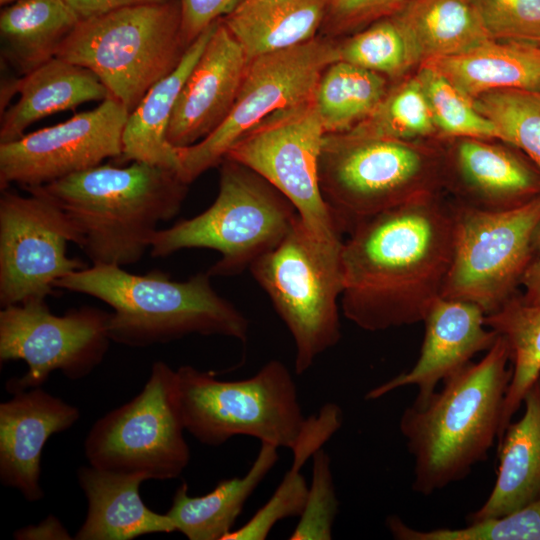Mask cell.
I'll list each match as a JSON object with an SVG mask.
<instances>
[{
	"instance_id": "cell-1",
	"label": "cell",
	"mask_w": 540,
	"mask_h": 540,
	"mask_svg": "<svg viewBox=\"0 0 540 540\" xmlns=\"http://www.w3.org/2000/svg\"><path fill=\"white\" fill-rule=\"evenodd\" d=\"M452 205L437 195L384 211L344 240L340 307L357 327L378 332L423 322L441 297L454 250Z\"/></svg>"
},
{
	"instance_id": "cell-2",
	"label": "cell",
	"mask_w": 540,
	"mask_h": 540,
	"mask_svg": "<svg viewBox=\"0 0 540 540\" xmlns=\"http://www.w3.org/2000/svg\"><path fill=\"white\" fill-rule=\"evenodd\" d=\"M511 377L510 348L498 335L479 362L443 381L425 404L403 411L399 429L413 458V491L434 494L488 457L499 438Z\"/></svg>"
},
{
	"instance_id": "cell-3",
	"label": "cell",
	"mask_w": 540,
	"mask_h": 540,
	"mask_svg": "<svg viewBox=\"0 0 540 540\" xmlns=\"http://www.w3.org/2000/svg\"><path fill=\"white\" fill-rule=\"evenodd\" d=\"M188 185L176 170L132 162L97 165L28 189L45 194L66 213L92 264L123 267L137 263L159 222L180 211Z\"/></svg>"
},
{
	"instance_id": "cell-4",
	"label": "cell",
	"mask_w": 540,
	"mask_h": 540,
	"mask_svg": "<svg viewBox=\"0 0 540 540\" xmlns=\"http://www.w3.org/2000/svg\"><path fill=\"white\" fill-rule=\"evenodd\" d=\"M208 272L185 281L160 271L136 275L121 266L92 264L55 283V288L95 297L109 313L111 341L145 347L190 334L219 335L246 342L249 321L212 287Z\"/></svg>"
},
{
	"instance_id": "cell-5",
	"label": "cell",
	"mask_w": 540,
	"mask_h": 540,
	"mask_svg": "<svg viewBox=\"0 0 540 540\" xmlns=\"http://www.w3.org/2000/svg\"><path fill=\"white\" fill-rule=\"evenodd\" d=\"M187 48L180 1L171 0L81 19L55 57L93 72L130 114L178 66Z\"/></svg>"
},
{
	"instance_id": "cell-6",
	"label": "cell",
	"mask_w": 540,
	"mask_h": 540,
	"mask_svg": "<svg viewBox=\"0 0 540 540\" xmlns=\"http://www.w3.org/2000/svg\"><path fill=\"white\" fill-rule=\"evenodd\" d=\"M219 167L215 201L195 217L157 230L150 244L153 257L183 249H212L221 258L208 274L231 276L249 269L290 232L299 215L281 192L236 161L225 158Z\"/></svg>"
},
{
	"instance_id": "cell-7",
	"label": "cell",
	"mask_w": 540,
	"mask_h": 540,
	"mask_svg": "<svg viewBox=\"0 0 540 540\" xmlns=\"http://www.w3.org/2000/svg\"><path fill=\"white\" fill-rule=\"evenodd\" d=\"M343 242L316 239L299 218L276 247L249 267L292 336L297 375L341 338Z\"/></svg>"
},
{
	"instance_id": "cell-8",
	"label": "cell",
	"mask_w": 540,
	"mask_h": 540,
	"mask_svg": "<svg viewBox=\"0 0 540 540\" xmlns=\"http://www.w3.org/2000/svg\"><path fill=\"white\" fill-rule=\"evenodd\" d=\"M318 175L342 235L384 211L437 195L431 155L408 141L326 133Z\"/></svg>"
},
{
	"instance_id": "cell-9",
	"label": "cell",
	"mask_w": 540,
	"mask_h": 540,
	"mask_svg": "<svg viewBox=\"0 0 540 540\" xmlns=\"http://www.w3.org/2000/svg\"><path fill=\"white\" fill-rule=\"evenodd\" d=\"M176 377L185 428L203 444L244 435L292 449L305 426L296 384L279 360L242 380H218L190 365L179 367Z\"/></svg>"
},
{
	"instance_id": "cell-10",
	"label": "cell",
	"mask_w": 540,
	"mask_h": 540,
	"mask_svg": "<svg viewBox=\"0 0 540 540\" xmlns=\"http://www.w3.org/2000/svg\"><path fill=\"white\" fill-rule=\"evenodd\" d=\"M185 430L176 370L157 361L137 396L95 422L85 439V456L99 469L174 479L190 461Z\"/></svg>"
},
{
	"instance_id": "cell-11",
	"label": "cell",
	"mask_w": 540,
	"mask_h": 540,
	"mask_svg": "<svg viewBox=\"0 0 540 540\" xmlns=\"http://www.w3.org/2000/svg\"><path fill=\"white\" fill-rule=\"evenodd\" d=\"M454 250L441 297L478 305L485 315L499 310L518 294L530 263L540 220V195L504 211H484L461 203L452 205Z\"/></svg>"
},
{
	"instance_id": "cell-12",
	"label": "cell",
	"mask_w": 540,
	"mask_h": 540,
	"mask_svg": "<svg viewBox=\"0 0 540 540\" xmlns=\"http://www.w3.org/2000/svg\"><path fill=\"white\" fill-rule=\"evenodd\" d=\"M337 60L338 45L327 36L249 60L224 122L200 142L175 148L181 178L190 184L218 166L236 141L263 119L314 97L321 75Z\"/></svg>"
},
{
	"instance_id": "cell-13",
	"label": "cell",
	"mask_w": 540,
	"mask_h": 540,
	"mask_svg": "<svg viewBox=\"0 0 540 540\" xmlns=\"http://www.w3.org/2000/svg\"><path fill=\"white\" fill-rule=\"evenodd\" d=\"M325 134L314 95L263 119L236 141L225 158L250 168L281 192L316 239L338 242L343 241L342 234L319 185Z\"/></svg>"
},
{
	"instance_id": "cell-14",
	"label": "cell",
	"mask_w": 540,
	"mask_h": 540,
	"mask_svg": "<svg viewBox=\"0 0 540 540\" xmlns=\"http://www.w3.org/2000/svg\"><path fill=\"white\" fill-rule=\"evenodd\" d=\"M2 190L0 197V304L2 308L46 300L55 283L87 267L67 256L69 242L81 246L76 226L45 194Z\"/></svg>"
},
{
	"instance_id": "cell-15",
	"label": "cell",
	"mask_w": 540,
	"mask_h": 540,
	"mask_svg": "<svg viewBox=\"0 0 540 540\" xmlns=\"http://www.w3.org/2000/svg\"><path fill=\"white\" fill-rule=\"evenodd\" d=\"M109 313L81 307L57 316L45 300L2 308L1 363L23 360L28 371L6 383L9 393L40 387L56 370L69 379L90 374L103 360L111 341Z\"/></svg>"
},
{
	"instance_id": "cell-16",
	"label": "cell",
	"mask_w": 540,
	"mask_h": 540,
	"mask_svg": "<svg viewBox=\"0 0 540 540\" xmlns=\"http://www.w3.org/2000/svg\"><path fill=\"white\" fill-rule=\"evenodd\" d=\"M128 116L125 106L109 96L93 110L0 143L1 190L12 183L25 189L42 186L106 158H120Z\"/></svg>"
},
{
	"instance_id": "cell-17",
	"label": "cell",
	"mask_w": 540,
	"mask_h": 540,
	"mask_svg": "<svg viewBox=\"0 0 540 540\" xmlns=\"http://www.w3.org/2000/svg\"><path fill=\"white\" fill-rule=\"evenodd\" d=\"M485 313L476 304L440 297L425 319V335L415 365L369 390L366 400H376L402 387L415 386L413 404L423 405L443 383L479 352L488 351L498 334L484 321Z\"/></svg>"
},
{
	"instance_id": "cell-18",
	"label": "cell",
	"mask_w": 540,
	"mask_h": 540,
	"mask_svg": "<svg viewBox=\"0 0 540 540\" xmlns=\"http://www.w3.org/2000/svg\"><path fill=\"white\" fill-rule=\"evenodd\" d=\"M248 59L218 20L175 103L166 138L174 148L194 145L227 118L236 101Z\"/></svg>"
},
{
	"instance_id": "cell-19",
	"label": "cell",
	"mask_w": 540,
	"mask_h": 540,
	"mask_svg": "<svg viewBox=\"0 0 540 540\" xmlns=\"http://www.w3.org/2000/svg\"><path fill=\"white\" fill-rule=\"evenodd\" d=\"M79 410L40 387L13 394L0 404V480L30 502L44 496L40 486L42 450L53 434L69 429Z\"/></svg>"
},
{
	"instance_id": "cell-20",
	"label": "cell",
	"mask_w": 540,
	"mask_h": 540,
	"mask_svg": "<svg viewBox=\"0 0 540 540\" xmlns=\"http://www.w3.org/2000/svg\"><path fill=\"white\" fill-rule=\"evenodd\" d=\"M110 96L87 68L54 57L1 86L0 143L17 140L34 122Z\"/></svg>"
},
{
	"instance_id": "cell-21",
	"label": "cell",
	"mask_w": 540,
	"mask_h": 540,
	"mask_svg": "<svg viewBox=\"0 0 540 540\" xmlns=\"http://www.w3.org/2000/svg\"><path fill=\"white\" fill-rule=\"evenodd\" d=\"M459 203L484 211L522 206L540 195V170L529 159L485 139L462 138L452 152Z\"/></svg>"
},
{
	"instance_id": "cell-22",
	"label": "cell",
	"mask_w": 540,
	"mask_h": 540,
	"mask_svg": "<svg viewBox=\"0 0 540 540\" xmlns=\"http://www.w3.org/2000/svg\"><path fill=\"white\" fill-rule=\"evenodd\" d=\"M78 481L87 500L88 511L77 540H131L151 533L176 531L168 515L149 509L140 496L147 479L138 474L81 467Z\"/></svg>"
},
{
	"instance_id": "cell-23",
	"label": "cell",
	"mask_w": 540,
	"mask_h": 540,
	"mask_svg": "<svg viewBox=\"0 0 540 540\" xmlns=\"http://www.w3.org/2000/svg\"><path fill=\"white\" fill-rule=\"evenodd\" d=\"M524 413L499 442V465L486 501L468 522L498 518L540 499V377L527 391Z\"/></svg>"
},
{
	"instance_id": "cell-24",
	"label": "cell",
	"mask_w": 540,
	"mask_h": 540,
	"mask_svg": "<svg viewBox=\"0 0 540 540\" xmlns=\"http://www.w3.org/2000/svg\"><path fill=\"white\" fill-rule=\"evenodd\" d=\"M470 98L497 89L540 91V44L489 40L461 54L424 61Z\"/></svg>"
},
{
	"instance_id": "cell-25",
	"label": "cell",
	"mask_w": 540,
	"mask_h": 540,
	"mask_svg": "<svg viewBox=\"0 0 540 540\" xmlns=\"http://www.w3.org/2000/svg\"><path fill=\"white\" fill-rule=\"evenodd\" d=\"M217 21L187 48L178 66L157 81L129 114L122 136V161L143 162L178 171L176 149L166 134L179 93L201 56Z\"/></svg>"
},
{
	"instance_id": "cell-26",
	"label": "cell",
	"mask_w": 540,
	"mask_h": 540,
	"mask_svg": "<svg viewBox=\"0 0 540 540\" xmlns=\"http://www.w3.org/2000/svg\"><path fill=\"white\" fill-rule=\"evenodd\" d=\"M328 0H240L221 20L248 61L316 37Z\"/></svg>"
},
{
	"instance_id": "cell-27",
	"label": "cell",
	"mask_w": 540,
	"mask_h": 540,
	"mask_svg": "<svg viewBox=\"0 0 540 540\" xmlns=\"http://www.w3.org/2000/svg\"><path fill=\"white\" fill-rule=\"evenodd\" d=\"M278 447L261 443L251 467L242 477L221 480L212 491L191 496L183 482L167 511L176 531L189 540H223L232 530L242 509L278 461Z\"/></svg>"
},
{
	"instance_id": "cell-28",
	"label": "cell",
	"mask_w": 540,
	"mask_h": 540,
	"mask_svg": "<svg viewBox=\"0 0 540 540\" xmlns=\"http://www.w3.org/2000/svg\"><path fill=\"white\" fill-rule=\"evenodd\" d=\"M392 16L417 63L461 54L493 39L472 0H406Z\"/></svg>"
},
{
	"instance_id": "cell-29",
	"label": "cell",
	"mask_w": 540,
	"mask_h": 540,
	"mask_svg": "<svg viewBox=\"0 0 540 540\" xmlns=\"http://www.w3.org/2000/svg\"><path fill=\"white\" fill-rule=\"evenodd\" d=\"M80 20L65 0H17L0 14L2 55L23 76L54 58Z\"/></svg>"
},
{
	"instance_id": "cell-30",
	"label": "cell",
	"mask_w": 540,
	"mask_h": 540,
	"mask_svg": "<svg viewBox=\"0 0 540 540\" xmlns=\"http://www.w3.org/2000/svg\"><path fill=\"white\" fill-rule=\"evenodd\" d=\"M485 324L503 336L510 348L512 377L506 394L499 438L523 399L540 377V302L526 303L517 294L499 310L485 315Z\"/></svg>"
},
{
	"instance_id": "cell-31",
	"label": "cell",
	"mask_w": 540,
	"mask_h": 540,
	"mask_svg": "<svg viewBox=\"0 0 540 540\" xmlns=\"http://www.w3.org/2000/svg\"><path fill=\"white\" fill-rule=\"evenodd\" d=\"M386 93L383 75L342 60L331 63L315 91L325 132L350 131L374 112Z\"/></svg>"
},
{
	"instance_id": "cell-32",
	"label": "cell",
	"mask_w": 540,
	"mask_h": 540,
	"mask_svg": "<svg viewBox=\"0 0 540 540\" xmlns=\"http://www.w3.org/2000/svg\"><path fill=\"white\" fill-rule=\"evenodd\" d=\"M499 132V140L521 150L540 170V91L497 89L473 99Z\"/></svg>"
},
{
	"instance_id": "cell-33",
	"label": "cell",
	"mask_w": 540,
	"mask_h": 540,
	"mask_svg": "<svg viewBox=\"0 0 540 540\" xmlns=\"http://www.w3.org/2000/svg\"><path fill=\"white\" fill-rule=\"evenodd\" d=\"M437 128L418 79L412 78L387 92L374 112L351 134L408 141L434 134Z\"/></svg>"
},
{
	"instance_id": "cell-34",
	"label": "cell",
	"mask_w": 540,
	"mask_h": 540,
	"mask_svg": "<svg viewBox=\"0 0 540 540\" xmlns=\"http://www.w3.org/2000/svg\"><path fill=\"white\" fill-rule=\"evenodd\" d=\"M339 60L392 78L417 64L403 30L388 16L338 45Z\"/></svg>"
},
{
	"instance_id": "cell-35",
	"label": "cell",
	"mask_w": 540,
	"mask_h": 540,
	"mask_svg": "<svg viewBox=\"0 0 540 540\" xmlns=\"http://www.w3.org/2000/svg\"><path fill=\"white\" fill-rule=\"evenodd\" d=\"M416 78L429 105L434 124L446 136L499 139L496 126L475 107L473 99L437 71L421 66Z\"/></svg>"
},
{
	"instance_id": "cell-36",
	"label": "cell",
	"mask_w": 540,
	"mask_h": 540,
	"mask_svg": "<svg viewBox=\"0 0 540 540\" xmlns=\"http://www.w3.org/2000/svg\"><path fill=\"white\" fill-rule=\"evenodd\" d=\"M386 526L398 540H540V499L498 518L468 522L462 528L414 529L391 515Z\"/></svg>"
},
{
	"instance_id": "cell-37",
	"label": "cell",
	"mask_w": 540,
	"mask_h": 540,
	"mask_svg": "<svg viewBox=\"0 0 540 540\" xmlns=\"http://www.w3.org/2000/svg\"><path fill=\"white\" fill-rule=\"evenodd\" d=\"M330 457L323 448L312 456V478L305 506L291 540H330L338 513Z\"/></svg>"
},
{
	"instance_id": "cell-38",
	"label": "cell",
	"mask_w": 540,
	"mask_h": 540,
	"mask_svg": "<svg viewBox=\"0 0 540 540\" xmlns=\"http://www.w3.org/2000/svg\"><path fill=\"white\" fill-rule=\"evenodd\" d=\"M308 493L302 469L291 466L269 500L240 528L223 540H264L275 524L289 517H300Z\"/></svg>"
},
{
	"instance_id": "cell-39",
	"label": "cell",
	"mask_w": 540,
	"mask_h": 540,
	"mask_svg": "<svg viewBox=\"0 0 540 540\" xmlns=\"http://www.w3.org/2000/svg\"><path fill=\"white\" fill-rule=\"evenodd\" d=\"M495 40L540 44V0H472Z\"/></svg>"
},
{
	"instance_id": "cell-40",
	"label": "cell",
	"mask_w": 540,
	"mask_h": 540,
	"mask_svg": "<svg viewBox=\"0 0 540 540\" xmlns=\"http://www.w3.org/2000/svg\"><path fill=\"white\" fill-rule=\"evenodd\" d=\"M406 0H328L322 26L342 33L396 13Z\"/></svg>"
},
{
	"instance_id": "cell-41",
	"label": "cell",
	"mask_w": 540,
	"mask_h": 540,
	"mask_svg": "<svg viewBox=\"0 0 540 540\" xmlns=\"http://www.w3.org/2000/svg\"><path fill=\"white\" fill-rule=\"evenodd\" d=\"M342 421V410L333 403H327L317 415L307 418L299 439L291 449L292 465L303 468L307 460L342 426Z\"/></svg>"
},
{
	"instance_id": "cell-42",
	"label": "cell",
	"mask_w": 540,
	"mask_h": 540,
	"mask_svg": "<svg viewBox=\"0 0 540 540\" xmlns=\"http://www.w3.org/2000/svg\"><path fill=\"white\" fill-rule=\"evenodd\" d=\"M182 37L189 47L214 22L228 15L240 0H179Z\"/></svg>"
},
{
	"instance_id": "cell-43",
	"label": "cell",
	"mask_w": 540,
	"mask_h": 540,
	"mask_svg": "<svg viewBox=\"0 0 540 540\" xmlns=\"http://www.w3.org/2000/svg\"><path fill=\"white\" fill-rule=\"evenodd\" d=\"M80 19L100 15L123 7L167 2L171 0H65Z\"/></svg>"
},
{
	"instance_id": "cell-44",
	"label": "cell",
	"mask_w": 540,
	"mask_h": 540,
	"mask_svg": "<svg viewBox=\"0 0 540 540\" xmlns=\"http://www.w3.org/2000/svg\"><path fill=\"white\" fill-rule=\"evenodd\" d=\"M16 539H72L61 522L49 515L45 520L35 526L18 529L14 533Z\"/></svg>"
},
{
	"instance_id": "cell-45",
	"label": "cell",
	"mask_w": 540,
	"mask_h": 540,
	"mask_svg": "<svg viewBox=\"0 0 540 540\" xmlns=\"http://www.w3.org/2000/svg\"><path fill=\"white\" fill-rule=\"evenodd\" d=\"M520 285L524 289L523 294H520L524 302H540V254L526 269L522 276Z\"/></svg>"
},
{
	"instance_id": "cell-46",
	"label": "cell",
	"mask_w": 540,
	"mask_h": 540,
	"mask_svg": "<svg viewBox=\"0 0 540 540\" xmlns=\"http://www.w3.org/2000/svg\"><path fill=\"white\" fill-rule=\"evenodd\" d=\"M532 247L534 251L539 255L540 254V220L533 231Z\"/></svg>"
},
{
	"instance_id": "cell-47",
	"label": "cell",
	"mask_w": 540,
	"mask_h": 540,
	"mask_svg": "<svg viewBox=\"0 0 540 540\" xmlns=\"http://www.w3.org/2000/svg\"><path fill=\"white\" fill-rule=\"evenodd\" d=\"M17 0H0V4L1 5H9V4H12L14 2H16Z\"/></svg>"
}]
</instances>
